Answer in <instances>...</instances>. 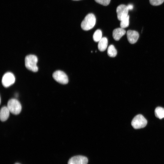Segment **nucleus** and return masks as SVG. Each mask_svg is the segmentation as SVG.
Returning a JSON list of instances; mask_svg holds the SVG:
<instances>
[{"mask_svg": "<svg viewBox=\"0 0 164 164\" xmlns=\"http://www.w3.org/2000/svg\"><path fill=\"white\" fill-rule=\"evenodd\" d=\"M96 21V18L94 14H88L81 23V26L82 29L86 31L91 29L95 26Z\"/></svg>", "mask_w": 164, "mask_h": 164, "instance_id": "1", "label": "nucleus"}, {"mask_svg": "<svg viewBox=\"0 0 164 164\" xmlns=\"http://www.w3.org/2000/svg\"><path fill=\"white\" fill-rule=\"evenodd\" d=\"M88 159L85 156L77 155L71 158L69 160L68 164H87Z\"/></svg>", "mask_w": 164, "mask_h": 164, "instance_id": "8", "label": "nucleus"}, {"mask_svg": "<svg viewBox=\"0 0 164 164\" xmlns=\"http://www.w3.org/2000/svg\"></svg>", "mask_w": 164, "mask_h": 164, "instance_id": "20", "label": "nucleus"}, {"mask_svg": "<svg viewBox=\"0 0 164 164\" xmlns=\"http://www.w3.org/2000/svg\"><path fill=\"white\" fill-rule=\"evenodd\" d=\"M126 33V31L124 29L119 28L114 29L112 32V36L114 39L116 40H119L120 38Z\"/></svg>", "mask_w": 164, "mask_h": 164, "instance_id": "10", "label": "nucleus"}, {"mask_svg": "<svg viewBox=\"0 0 164 164\" xmlns=\"http://www.w3.org/2000/svg\"><path fill=\"white\" fill-rule=\"evenodd\" d=\"M53 77L56 81L62 84H66L68 82V77L67 74L61 70H58L54 72Z\"/></svg>", "mask_w": 164, "mask_h": 164, "instance_id": "5", "label": "nucleus"}, {"mask_svg": "<svg viewBox=\"0 0 164 164\" xmlns=\"http://www.w3.org/2000/svg\"><path fill=\"white\" fill-rule=\"evenodd\" d=\"M128 41L131 44H134L137 41L139 37L138 33L135 30H129L127 32Z\"/></svg>", "mask_w": 164, "mask_h": 164, "instance_id": "9", "label": "nucleus"}, {"mask_svg": "<svg viewBox=\"0 0 164 164\" xmlns=\"http://www.w3.org/2000/svg\"><path fill=\"white\" fill-rule=\"evenodd\" d=\"M102 38L101 30L99 29L97 30L93 35V38L94 41L96 42H98Z\"/></svg>", "mask_w": 164, "mask_h": 164, "instance_id": "15", "label": "nucleus"}, {"mask_svg": "<svg viewBox=\"0 0 164 164\" xmlns=\"http://www.w3.org/2000/svg\"><path fill=\"white\" fill-rule=\"evenodd\" d=\"M155 116L159 119L164 118V108L160 107H157L155 111Z\"/></svg>", "mask_w": 164, "mask_h": 164, "instance_id": "13", "label": "nucleus"}, {"mask_svg": "<svg viewBox=\"0 0 164 164\" xmlns=\"http://www.w3.org/2000/svg\"><path fill=\"white\" fill-rule=\"evenodd\" d=\"M15 78L14 75L12 73L8 72L5 73L2 79V84L5 87H9L14 84Z\"/></svg>", "mask_w": 164, "mask_h": 164, "instance_id": "6", "label": "nucleus"}, {"mask_svg": "<svg viewBox=\"0 0 164 164\" xmlns=\"http://www.w3.org/2000/svg\"><path fill=\"white\" fill-rule=\"evenodd\" d=\"M7 107L11 113L15 115L19 114L22 110L20 103L17 100L14 98L9 101Z\"/></svg>", "mask_w": 164, "mask_h": 164, "instance_id": "3", "label": "nucleus"}, {"mask_svg": "<svg viewBox=\"0 0 164 164\" xmlns=\"http://www.w3.org/2000/svg\"><path fill=\"white\" fill-rule=\"evenodd\" d=\"M25 65L29 70L33 72L38 71V68L37 65L38 62L37 57L34 55H29L25 58Z\"/></svg>", "mask_w": 164, "mask_h": 164, "instance_id": "2", "label": "nucleus"}, {"mask_svg": "<svg viewBox=\"0 0 164 164\" xmlns=\"http://www.w3.org/2000/svg\"><path fill=\"white\" fill-rule=\"evenodd\" d=\"M129 10L127 5L121 4L118 6L116 9L117 18L119 20H121L128 15Z\"/></svg>", "mask_w": 164, "mask_h": 164, "instance_id": "7", "label": "nucleus"}, {"mask_svg": "<svg viewBox=\"0 0 164 164\" xmlns=\"http://www.w3.org/2000/svg\"><path fill=\"white\" fill-rule=\"evenodd\" d=\"M127 7L129 10H132L133 8V5L132 4H128Z\"/></svg>", "mask_w": 164, "mask_h": 164, "instance_id": "19", "label": "nucleus"}, {"mask_svg": "<svg viewBox=\"0 0 164 164\" xmlns=\"http://www.w3.org/2000/svg\"><path fill=\"white\" fill-rule=\"evenodd\" d=\"M150 4L153 6H158L162 4L164 0H149Z\"/></svg>", "mask_w": 164, "mask_h": 164, "instance_id": "17", "label": "nucleus"}, {"mask_svg": "<svg viewBox=\"0 0 164 164\" xmlns=\"http://www.w3.org/2000/svg\"><path fill=\"white\" fill-rule=\"evenodd\" d=\"M129 16L128 15L126 18L121 21L120 26L121 28L124 29L129 26Z\"/></svg>", "mask_w": 164, "mask_h": 164, "instance_id": "16", "label": "nucleus"}, {"mask_svg": "<svg viewBox=\"0 0 164 164\" xmlns=\"http://www.w3.org/2000/svg\"><path fill=\"white\" fill-rule=\"evenodd\" d=\"M108 40L107 38L102 37L98 42V48L99 50L101 51H103L105 50L108 46Z\"/></svg>", "mask_w": 164, "mask_h": 164, "instance_id": "12", "label": "nucleus"}, {"mask_svg": "<svg viewBox=\"0 0 164 164\" xmlns=\"http://www.w3.org/2000/svg\"><path fill=\"white\" fill-rule=\"evenodd\" d=\"M10 111L7 107L4 106L1 109L0 112V118L1 121H6L9 116Z\"/></svg>", "mask_w": 164, "mask_h": 164, "instance_id": "11", "label": "nucleus"}, {"mask_svg": "<svg viewBox=\"0 0 164 164\" xmlns=\"http://www.w3.org/2000/svg\"><path fill=\"white\" fill-rule=\"evenodd\" d=\"M107 53L111 57H114L117 54V51L113 45H110L108 47Z\"/></svg>", "mask_w": 164, "mask_h": 164, "instance_id": "14", "label": "nucleus"}, {"mask_svg": "<svg viewBox=\"0 0 164 164\" xmlns=\"http://www.w3.org/2000/svg\"><path fill=\"white\" fill-rule=\"evenodd\" d=\"M97 2L104 6H107L109 4L111 0H94Z\"/></svg>", "mask_w": 164, "mask_h": 164, "instance_id": "18", "label": "nucleus"}, {"mask_svg": "<svg viewBox=\"0 0 164 164\" xmlns=\"http://www.w3.org/2000/svg\"><path fill=\"white\" fill-rule=\"evenodd\" d=\"M147 123V120L144 117L142 114H139L133 118L131 125L134 128L138 129L145 127Z\"/></svg>", "mask_w": 164, "mask_h": 164, "instance_id": "4", "label": "nucleus"}, {"mask_svg": "<svg viewBox=\"0 0 164 164\" xmlns=\"http://www.w3.org/2000/svg\"><path fill=\"white\" fill-rule=\"evenodd\" d=\"M19 164L17 163V164Z\"/></svg>", "mask_w": 164, "mask_h": 164, "instance_id": "21", "label": "nucleus"}]
</instances>
